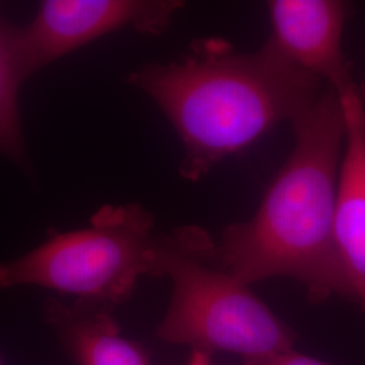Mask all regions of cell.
<instances>
[{
  "label": "cell",
  "mask_w": 365,
  "mask_h": 365,
  "mask_svg": "<svg viewBox=\"0 0 365 365\" xmlns=\"http://www.w3.org/2000/svg\"><path fill=\"white\" fill-rule=\"evenodd\" d=\"M187 365H214L211 361V357L207 352L203 351H192L190 357V361Z\"/></svg>",
  "instance_id": "cell-11"
},
{
  "label": "cell",
  "mask_w": 365,
  "mask_h": 365,
  "mask_svg": "<svg viewBox=\"0 0 365 365\" xmlns=\"http://www.w3.org/2000/svg\"><path fill=\"white\" fill-rule=\"evenodd\" d=\"M26 78L19 27L0 18V153L15 161H22L25 156L18 93Z\"/></svg>",
  "instance_id": "cell-9"
},
{
  "label": "cell",
  "mask_w": 365,
  "mask_h": 365,
  "mask_svg": "<svg viewBox=\"0 0 365 365\" xmlns=\"http://www.w3.org/2000/svg\"><path fill=\"white\" fill-rule=\"evenodd\" d=\"M276 52L337 93L354 86L342 53L348 6L337 0H274L268 3Z\"/></svg>",
  "instance_id": "cell-6"
},
{
  "label": "cell",
  "mask_w": 365,
  "mask_h": 365,
  "mask_svg": "<svg viewBox=\"0 0 365 365\" xmlns=\"http://www.w3.org/2000/svg\"><path fill=\"white\" fill-rule=\"evenodd\" d=\"M345 143L334 211V247L346 298L365 310V108L357 86L339 93Z\"/></svg>",
  "instance_id": "cell-7"
},
{
  "label": "cell",
  "mask_w": 365,
  "mask_h": 365,
  "mask_svg": "<svg viewBox=\"0 0 365 365\" xmlns=\"http://www.w3.org/2000/svg\"><path fill=\"white\" fill-rule=\"evenodd\" d=\"M184 6L175 0H46L19 27L27 78L43 66L119 29L160 34Z\"/></svg>",
  "instance_id": "cell-5"
},
{
  "label": "cell",
  "mask_w": 365,
  "mask_h": 365,
  "mask_svg": "<svg viewBox=\"0 0 365 365\" xmlns=\"http://www.w3.org/2000/svg\"><path fill=\"white\" fill-rule=\"evenodd\" d=\"M247 365H327L319 360L312 359L309 356L294 352L292 349L287 352L277 353L268 357L256 359V360H248L245 361Z\"/></svg>",
  "instance_id": "cell-10"
},
{
  "label": "cell",
  "mask_w": 365,
  "mask_h": 365,
  "mask_svg": "<svg viewBox=\"0 0 365 365\" xmlns=\"http://www.w3.org/2000/svg\"><path fill=\"white\" fill-rule=\"evenodd\" d=\"M157 235L141 205H108L87 227L52 235L34 250L0 264V289L34 286L84 303H119L141 276H150Z\"/></svg>",
  "instance_id": "cell-4"
},
{
  "label": "cell",
  "mask_w": 365,
  "mask_h": 365,
  "mask_svg": "<svg viewBox=\"0 0 365 365\" xmlns=\"http://www.w3.org/2000/svg\"><path fill=\"white\" fill-rule=\"evenodd\" d=\"M129 83L170 119L184 149L179 170L191 182L279 122L294 123L324 93L322 80L268 42L256 52L238 53L222 38L195 39L180 60L143 66Z\"/></svg>",
  "instance_id": "cell-1"
},
{
  "label": "cell",
  "mask_w": 365,
  "mask_h": 365,
  "mask_svg": "<svg viewBox=\"0 0 365 365\" xmlns=\"http://www.w3.org/2000/svg\"><path fill=\"white\" fill-rule=\"evenodd\" d=\"M357 92H359V96L361 98V101L365 102V83L363 86H357Z\"/></svg>",
  "instance_id": "cell-12"
},
{
  "label": "cell",
  "mask_w": 365,
  "mask_h": 365,
  "mask_svg": "<svg viewBox=\"0 0 365 365\" xmlns=\"http://www.w3.org/2000/svg\"><path fill=\"white\" fill-rule=\"evenodd\" d=\"M295 146L252 220L226 227L217 256L247 284L284 276L314 302L346 297L334 247V211L345 143L339 93L327 90L294 122Z\"/></svg>",
  "instance_id": "cell-2"
},
{
  "label": "cell",
  "mask_w": 365,
  "mask_h": 365,
  "mask_svg": "<svg viewBox=\"0 0 365 365\" xmlns=\"http://www.w3.org/2000/svg\"><path fill=\"white\" fill-rule=\"evenodd\" d=\"M106 309L103 304L78 302L51 310L78 365H150L146 353L120 334Z\"/></svg>",
  "instance_id": "cell-8"
},
{
  "label": "cell",
  "mask_w": 365,
  "mask_h": 365,
  "mask_svg": "<svg viewBox=\"0 0 365 365\" xmlns=\"http://www.w3.org/2000/svg\"><path fill=\"white\" fill-rule=\"evenodd\" d=\"M150 276L172 283L168 312L157 329L170 344L225 351L245 361L292 349L295 336L217 256V244L197 226L157 235Z\"/></svg>",
  "instance_id": "cell-3"
},
{
  "label": "cell",
  "mask_w": 365,
  "mask_h": 365,
  "mask_svg": "<svg viewBox=\"0 0 365 365\" xmlns=\"http://www.w3.org/2000/svg\"><path fill=\"white\" fill-rule=\"evenodd\" d=\"M0 365H1V363H0Z\"/></svg>",
  "instance_id": "cell-13"
}]
</instances>
